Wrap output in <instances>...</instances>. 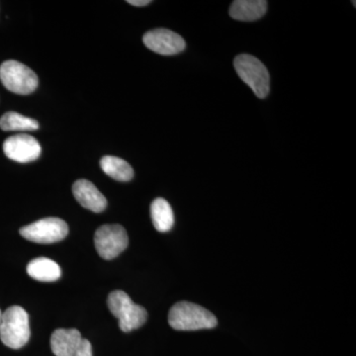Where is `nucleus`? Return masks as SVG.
<instances>
[{"mask_svg":"<svg viewBox=\"0 0 356 356\" xmlns=\"http://www.w3.org/2000/svg\"><path fill=\"white\" fill-rule=\"evenodd\" d=\"M76 329H58L51 337V348L56 356H74L83 341Z\"/></svg>","mask_w":356,"mask_h":356,"instance_id":"11","label":"nucleus"},{"mask_svg":"<svg viewBox=\"0 0 356 356\" xmlns=\"http://www.w3.org/2000/svg\"><path fill=\"white\" fill-rule=\"evenodd\" d=\"M107 304L112 315L118 318L119 327L124 332L139 329L147 322L146 309L134 303L127 293L121 290L110 293Z\"/></svg>","mask_w":356,"mask_h":356,"instance_id":"3","label":"nucleus"},{"mask_svg":"<svg viewBox=\"0 0 356 356\" xmlns=\"http://www.w3.org/2000/svg\"><path fill=\"white\" fill-rule=\"evenodd\" d=\"M74 356H93L92 346L88 339H83L81 346Z\"/></svg>","mask_w":356,"mask_h":356,"instance_id":"17","label":"nucleus"},{"mask_svg":"<svg viewBox=\"0 0 356 356\" xmlns=\"http://www.w3.org/2000/svg\"><path fill=\"white\" fill-rule=\"evenodd\" d=\"M143 42L147 49L163 56L177 55L186 47L180 35L163 28L147 32L143 37Z\"/></svg>","mask_w":356,"mask_h":356,"instance_id":"9","label":"nucleus"},{"mask_svg":"<svg viewBox=\"0 0 356 356\" xmlns=\"http://www.w3.org/2000/svg\"><path fill=\"white\" fill-rule=\"evenodd\" d=\"M3 152L7 158L20 163H31L40 158L41 145L34 137L25 134L11 136L3 143Z\"/></svg>","mask_w":356,"mask_h":356,"instance_id":"8","label":"nucleus"},{"mask_svg":"<svg viewBox=\"0 0 356 356\" xmlns=\"http://www.w3.org/2000/svg\"><path fill=\"white\" fill-rule=\"evenodd\" d=\"M29 317L27 312L20 306L9 307L0 321V339L7 348L19 350L29 341Z\"/></svg>","mask_w":356,"mask_h":356,"instance_id":"2","label":"nucleus"},{"mask_svg":"<svg viewBox=\"0 0 356 356\" xmlns=\"http://www.w3.org/2000/svg\"><path fill=\"white\" fill-rule=\"evenodd\" d=\"M0 81L7 90L20 95L34 92L39 84L38 76L30 67L13 60L0 65Z\"/></svg>","mask_w":356,"mask_h":356,"instance_id":"5","label":"nucleus"},{"mask_svg":"<svg viewBox=\"0 0 356 356\" xmlns=\"http://www.w3.org/2000/svg\"><path fill=\"white\" fill-rule=\"evenodd\" d=\"M27 273L33 280L42 282H54L60 280L62 270L57 262L47 257H37L29 262Z\"/></svg>","mask_w":356,"mask_h":356,"instance_id":"13","label":"nucleus"},{"mask_svg":"<svg viewBox=\"0 0 356 356\" xmlns=\"http://www.w3.org/2000/svg\"><path fill=\"white\" fill-rule=\"evenodd\" d=\"M69 234V226L60 218H44L20 229V235L30 242L53 243L64 240Z\"/></svg>","mask_w":356,"mask_h":356,"instance_id":"6","label":"nucleus"},{"mask_svg":"<svg viewBox=\"0 0 356 356\" xmlns=\"http://www.w3.org/2000/svg\"><path fill=\"white\" fill-rule=\"evenodd\" d=\"M168 324L177 331H199L216 327L217 318L203 307L191 302H178L170 309Z\"/></svg>","mask_w":356,"mask_h":356,"instance_id":"1","label":"nucleus"},{"mask_svg":"<svg viewBox=\"0 0 356 356\" xmlns=\"http://www.w3.org/2000/svg\"><path fill=\"white\" fill-rule=\"evenodd\" d=\"M0 128L6 132L36 131L39 129V123L35 119L29 118L17 112H7L0 118Z\"/></svg>","mask_w":356,"mask_h":356,"instance_id":"16","label":"nucleus"},{"mask_svg":"<svg viewBox=\"0 0 356 356\" xmlns=\"http://www.w3.org/2000/svg\"><path fill=\"white\" fill-rule=\"evenodd\" d=\"M236 74L248 84L257 97L264 99L270 89V76L266 65L259 58L248 54L238 55L234 60Z\"/></svg>","mask_w":356,"mask_h":356,"instance_id":"4","label":"nucleus"},{"mask_svg":"<svg viewBox=\"0 0 356 356\" xmlns=\"http://www.w3.org/2000/svg\"><path fill=\"white\" fill-rule=\"evenodd\" d=\"M266 9L264 0H236L232 3L229 15L238 21H255L266 13Z\"/></svg>","mask_w":356,"mask_h":356,"instance_id":"12","label":"nucleus"},{"mask_svg":"<svg viewBox=\"0 0 356 356\" xmlns=\"http://www.w3.org/2000/svg\"><path fill=\"white\" fill-rule=\"evenodd\" d=\"M1 316H2V313H1V311H0V321H1Z\"/></svg>","mask_w":356,"mask_h":356,"instance_id":"19","label":"nucleus"},{"mask_svg":"<svg viewBox=\"0 0 356 356\" xmlns=\"http://www.w3.org/2000/svg\"><path fill=\"white\" fill-rule=\"evenodd\" d=\"M152 221L156 231L166 233L172 229L175 215L172 206L163 198H156L151 205Z\"/></svg>","mask_w":356,"mask_h":356,"instance_id":"14","label":"nucleus"},{"mask_svg":"<svg viewBox=\"0 0 356 356\" xmlns=\"http://www.w3.org/2000/svg\"><path fill=\"white\" fill-rule=\"evenodd\" d=\"M127 2L131 6L138 7L149 6V3H152L151 0H128Z\"/></svg>","mask_w":356,"mask_h":356,"instance_id":"18","label":"nucleus"},{"mask_svg":"<svg viewBox=\"0 0 356 356\" xmlns=\"http://www.w3.org/2000/svg\"><path fill=\"white\" fill-rule=\"evenodd\" d=\"M72 193L77 202L86 209L100 213L107 207V200L92 182L79 179L72 185Z\"/></svg>","mask_w":356,"mask_h":356,"instance_id":"10","label":"nucleus"},{"mask_svg":"<svg viewBox=\"0 0 356 356\" xmlns=\"http://www.w3.org/2000/svg\"><path fill=\"white\" fill-rule=\"evenodd\" d=\"M100 166L104 173L118 181H130L134 177L132 166L127 161L117 156H103L100 161Z\"/></svg>","mask_w":356,"mask_h":356,"instance_id":"15","label":"nucleus"},{"mask_svg":"<svg viewBox=\"0 0 356 356\" xmlns=\"http://www.w3.org/2000/svg\"><path fill=\"white\" fill-rule=\"evenodd\" d=\"M127 232L121 225H103L95 235L98 254L104 259H113L128 247Z\"/></svg>","mask_w":356,"mask_h":356,"instance_id":"7","label":"nucleus"}]
</instances>
